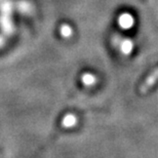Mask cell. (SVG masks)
Returning <instances> with one entry per match:
<instances>
[{
    "label": "cell",
    "instance_id": "7a4b0ae2",
    "mask_svg": "<svg viewBox=\"0 0 158 158\" xmlns=\"http://www.w3.org/2000/svg\"><path fill=\"white\" fill-rule=\"evenodd\" d=\"M132 18L131 15H122L121 18H120V24H121V26L123 28H129L131 26L132 24Z\"/></svg>",
    "mask_w": 158,
    "mask_h": 158
},
{
    "label": "cell",
    "instance_id": "277c9868",
    "mask_svg": "<svg viewBox=\"0 0 158 158\" xmlns=\"http://www.w3.org/2000/svg\"><path fill=\"white\" fill-rule=\"evenodd\" d=\"M82 81H83L85 84L91 85L93 83H94V81H96V78H94L93 75L86 74V75H83V77H82Z\"/></svg>",
    "mask_w": 158,
    "mask_h": 158
},
{
    "label": "cell",
    "instance_id": "6da1fadb",
    "mask_svg": "<svg viewBox=\"0 0 158 158\" xmlns=\"http://www.w3.org/2000/svg\"><path fill=\"white\" fill-rule=\"evenodd\" d=\"M158 81V68L156 70H154L152 73H151L149 76H148L145 81L142 83V86H141V91L143 94H145L148 89H150L151 87L155 84V82Z\"/></svg>",
    "mask_w": 158,
    "mask_h": 158
},
{
    "label": "cell",
    "instance_id": "3957f363",
    "mask_svg": "<svg viewBox=\"0 0 158 158\" xmlns=\"http://www.w3.org/2000/svg\"><path fill=\"white\" fill-rule=\"evenodd\" d=\"M75 123H76V117H75L74 115H67L66 117L63 120V124L66 127H68V126H73Z\"/></svg>",
    "mask_w": 158,
    "mask_h": 158
},
{
    "label": "cell",
    "instance_id": "5b68a950",
    "mask_svg": "<svg viewBox=\"0 0 158 158\" xmlns=\"http://www.w3.org/2000/svg\"><path fill=\"white\" fill-rule=\"evenodd\" d=\"M61 32H62V34H63L64 36L68 37V36H70V35H71L72 30H71L70 26H66V25H65V26H63V27H62Z\"/></svg>",
    "mask_w": 158,
    "mask_h": 158
}]
</instances>
